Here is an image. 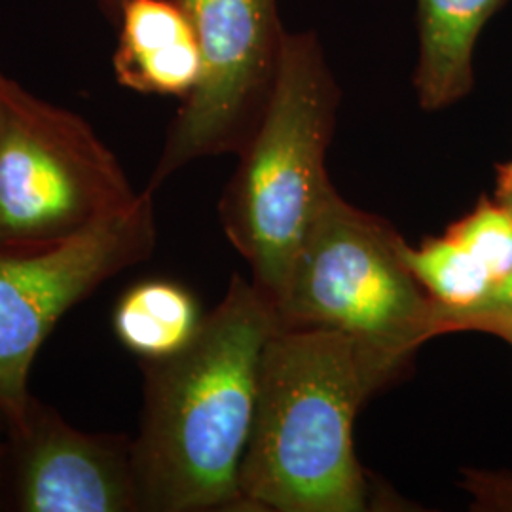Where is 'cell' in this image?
<instances>
[{"mask_svg":"<svg viewBox=\"0 0 512 512\" xmlns=\"http://www.w3.org/2000/svg\"><path fill=\"white\" fill-rule=\"evenodd\" d=\"M139 198L84 118L0 71V253L54 247Z\"/></svg>","mask_w":512,"mask_h":512,"instance_id":"obj_4","label":"cell"},{"mask_svg":"<svg viewBox=\"0 0 512 512\" xmlns=\"http://www.w3.org/2000/svg\"><path fill=\"white\" fill-rule=\"evenodd\" d=\"M152 190L128 211L97 222L76 238L31 253H0V418H23L38 349L59 319L114 275L152 255Z\"/></svg>","mask_w":512,"mask_h":512,"instance_id":"obj_6","label":"cell"},{"mask_svg":"<svg viewBox=\"0 0 512 512\" xmlns=\"http://www.w3.org/2000/svg\"><path fill=\"white\" fill-rule=\"evenodd\" d=\"M503 340H505V342H509V344L512 346V329L509 330L505 336H503Z\"/></svg>","mask_w":512,"mask_h":512,"instance_id":"obj_19","label":"cell"},{"mask_svg":"<svg viewBox=\"0 0 512 512\" xmlns=\"http://www.w3.org/2000/svg\"><path fill=\"white\" fill-rule=\"evenodd\" d=\"M10 509L21 512L141 511L131 442L86 433L35 397L4 427Z\"/></svg>","mask_w":512,"mask_h":512,"instance_id":"obj_8","label":"cell"},{"mask_svg":"<svg viewBox=\"0 0 512 512\" xmlns=\"http://www.w3.org/2000/svg\"><path fill=\"white\" fill-rule=\"evenodd\" d=\"M495 202L501 203L512 215V160L495 169Z\"/></svg>","mask_w":512,"mask_h":512,"instance_id":"obj_16","label":"cell"},{"mask_svg":"<svg viewBox=\"0 0 512 512\" xmlns=\"http://www.w3.org/2000/svg\"><path fill=\"white\" fill-rule=\"evenodd\" d=\"M505 2L418 0L420 57L414 88L421 109H448L473 92L476 42Z\"/></svg>","mask_w":512,"mask_h":512,"instance_id":"obj_10","label":"cell"},{"mask_svg":"<svg viewBox=\"0 0 512 512\" xmlns=\"http://www.w3.org/2000/svg\"><path fill=\"white\" fill-rule=\"evenodd\" d=\"M401 256L423 291L444 310L473 306L494 285L486 268L448 234L427 239L420 247H410L403 239Z\"/></svg>","mask_w":512,"mask_h":512,"instance_id":"obj_12","label":"cell"},{"mask_svg":"<svg viewBox=\"0 0 512 512\" xmlns=\"http://www.w3.org/2000/svg\"><path fill=\"white\" fill-rule=\"evenodd\" d=\"M410 357L346 330L275 327L260 359L239 473L245 511H366L353 423Z\"/></svg>","mask_w":512,"mask_h":512,"instance_id":"obj_1","label":"cell"},{"mask_svg":"<svg viewBox=\"0 0 512 512\" xmlns=\"http://www.w3.org/2000/svg\"><path fill=\"white\" fill-rule=\"evenodd\" d=\"M6 471V442H0V509L4 505L2 494H4V473Z\"/></svg>","mask_w":512,"mask_h":512,"instance_id":"obj_18","label":"cell"},{"mask_svg":"<svg viewBox=\"0 0 512 512\" xmlns=\"http://www.w3.org/2000/svg\"><path fill=\"white\" fill-rule=\"evenodd\" d=\"M275 327L268 298L236 274L186 348L145 361V408L131 442L141 511H245L239 473Z\"/></svg>","mask_w":512,"mask_h":512,"instance_id":"obj_2","label":"cell"},{"mask_svg":"<svg viewBox=\"0 0 512 512\" xmlns=\"http://www.w3.org/2000/svg\"><path fill=\"white\" fill-rule=\"evenodd\" d=\"M101 6H103V10H107V14H109L110 19L118 18V12H120V8L124 6V2L126 0H97Z\"/></svg>","mask_w":512,"mask_h":512,"instance_id":"obj_17","label":"cell"},{"mask_svg":"<svg viewBox=\"0 0 512 512\" xmlns=\"http://www.w3.org/2000/svg\"><path fill=\"white\" fill-rule=\"evenodd\" d=\"M112 67L118 84L137 93L186 99L200 82L202 54L177 0H126L118 12Z\"/></svg>","mask_w":512,"mask_h":512,"instance_id":"obj_9","label":"cell"},{"mask_svg":"<svg viewBox=\"0 0 512 512\" xmlns=\"http://www.w3.org/2000/svg\"><path fill=\"white\" fill-rule=\"evenodd\" d=\"M401 243L332 188L272 304L277 327L346 330L414 353L437 336V304L406 268Z\"/></svg>","mask_w":512,"mask_h":512,"instance_id":"obj_5","label":"cell"},{"mask_svg":"<svg viewBox=\"0 0 512 512\" xmlns=\"http://www.w3.org/2000/svg\"><path fill=\"white\" fill-rule=\"evenodd\" d=\"M437 336L463 330L490 332L503 338L512 329V274L495 281L492 289L473 306L461 310H435Z\"/></svg>","mask_w":512,"mask_h":512,"instance_id":"obj_14","label":"cell"},{"mask_svg":"<svg viewBox=\"0 0 512 512\" xmlns=\"http://www.w3.org/2000/svg\"><path fill=\"white\" fill-rule=\"evenodd\" d=\"M338 88L315 33L285 31L274 82L220 203L226 236L274 304L321 203Z\"/></svg>","mask_w":512,"mask_h":512,"instance_id":"obj_3","label":"cell"},{"mask_svg":"<svg viewBox=\"0 0 512 512\" xmlns=\"http://www.w3.org/2000/svg\"><path fill=\"white\" fill-rule=\"evenodd\" d=\"M203 315L190 291L171 281H143L118 300L112 327L124 348L143 361L167 359L186 348Z\"/></svg>","mask_w":512,"mask_h":512,"instance_id":"obj_11","label":"cell"},{"mask_svg":"<svg viewBox=\"0 0 512 512\" xmlns=\"http://www.w3.org/2000/svg\"><path fill=\"white\" fill-rule=\"evenodd\" d=\"M446 234L475 256L494 283L512 274V215L501 203L480 198Z\"/></svg>","mask_w":512,"mask_h":512,"instance_id":"obj_13","label":"cell"},{"mask_svg":"<svg viewBox=\"0 0 512 512\" xmlns=\"http://www.w3.org/2000/svg\"><path fill=\"white\" fill-rule=\"evenodd\" d=\"M177 2L198 38L202 76L167 131L152 192L194 160L241 150L272 88L285 37L277 0Z\"/></svg>","mask_w":512,"mask_h":512,"instance_id":"obj_7","label":"cell"},{"mask_svg":"<svg viewBox=\"0 0 512 512\" xmlns=\"http://www.w3.org/2000/svg\"><path fill=\"white\" fill-rule=\"evenodd\" d=\"M463 486L473 495L476 511L512 512V471H471Z\"/></svg>","mask_w":512,"mask_h":512,"instance_id":"obj_15","label":"cell"}]
</instances>
